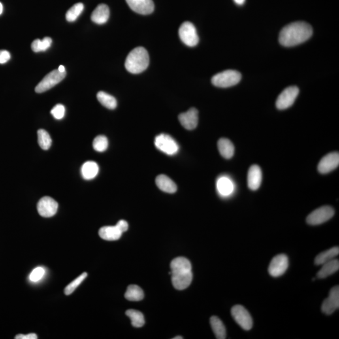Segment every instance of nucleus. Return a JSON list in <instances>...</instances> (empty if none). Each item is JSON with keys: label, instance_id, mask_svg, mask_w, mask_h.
Instances as JSON below:
<instances>
[{"label": "nucleus", "instance_id": "6ab92c4d", "mask_svg": "<svg viewBox=\"0 0 339 339\" xmlns=\"http://www.w3.org/2000/svg\"><path fill=\"white\" fill-rule=\"evenodd\" d=\"M110 18V9L105 4H100L91 15V20L97 24L102 25L108 22Z\"/></svg>", "mask_w": 339, "mask_h": 339}, {"label": "nucleus", "instance_id": "a878e982", "mask_svg": "<svg viewBox=\"0 0 339 339\" xmlns=\"http://www.w3.org/2000/svg\"><path fill=\"white\" fill-rule=\"evenodd\" d=\"M125 296L129 301L138 302L144 299V293L138 286L131 285L128 287Z\"/></svg>", "mask_w": 339, "mask_h": 339}, {"label": "nucleus", "instance_id": "a19ab883", "mask_svg": "<svg viewBox=\"0 0 339 339\" xmlns=\"http://www.w3.org/2000/svg\"><path fill=\"white\" fill-rule=\"evenodd\" d=\"M58 70H59L60 72H65V66L64 65H60L59 67L58 68Z\"/></svg>", "mask_w": 339, "mask_h": 339}, {"label": "nucleus", "instance_id": "79ce46f5", "mask_svg": "<svg viewBox=\"0 0 339 339\" xmlns=\"http://www.w3.org/2000/svg\"><path fill=\"white\" fill-rule=\"evenodd\" d=\"M3 5H2V4L0 3V15L2 14V12H3Z\"/></svg>", "mask_w": 339, "mask_h": 339}, {"label": "nucleus", "instance_id": "473e14b6", "mask_svg": "<svg viewBox=\"0 0 339 339\" xmlns=\"http://www.w3.org/2000/svg\"><path fill=\"white\" fill-rule=\"evenodd\" d=\"M83 10H84V5L82 3L75 4L66 13V20L69 22H75L82 14Z\"/></svg>", "mask_w": 339, "mask_h": 339}, {"label": "nucleus", "instance_id": "4c0bfd02", "mask_svg": "<svg viewBox=\"0 0 339 339\" xmlns=\"http://www.w3.org/2000/svg\"><path fill=\"white\" fill-rule=\"evenodd\" d=\"M11 55L8 51L0 50V64H5L7 63L10 59Z\"/></svg>", "mask_w": 339, "mask_h": 339}, {"label": "nucleus", "instance_id": "c756f323", "mask_svg": "<svg viewBox=\"0 0 339 339\" xmlns=\"http://www.w3.org/2000/svg\"><path fill=\"white\" fill-rule=\"evenodd\" d=\"M126 315L131 319V324L133 327L136 328L142 327L145 323L144 315L139 311L129 310L126 312Z\"/></svg>", "mask_w": 339, "mask_h": 339}, {"label": "nucleus", "instance_id": "4be33fe9", "mask_svg": "<svg viewBox=\"0 0 339 339\" xmlns=\"http://www.w3.org/2000/svg\"><path fill=\"white\" fill-rule=\"evenodd\" d=\"M339 269V261L338 259H332L330 261L323 264V267L318 272L317 277L323 279L333 274Z\"/></svg>", "mask_w": 339, "mask_h": 339}, {"label": "nucleus", "instance_id": "9d476101", "mask_svg": "<svg viewBox=\"0 0 339 339\" xmlns=\"http://www.w3.org/2000/svg\"><path fill=\"white\" fill-rule=\"evenodd\" d=\"M172 276L173 286L178 291H182L189 287L193 281L192 270H180L169 273Z\"/></svg>", "mask_w": 339, "mask_h": 339}, {"label": "nucleus", "instance_id": "20e7f679", "mask_svg": "<svg viewBox=\"0 0 339 339\" xmlns=\"http://www.w3.org/2000/svg\"><path fill=\"white\" fill-rule=\"evenodd\" d=\"M178 34L183 43L187 46L193 48L199 43V38L197 30L191 22H183L179 28Z\"/></svg>", "mask_w": 339, "mask_h": 339}, {"label": "nucleus", "instance_id": "e433bc0d", "mask_svg": "<svg viewBox=\"0 0 339 339\" xmlns=\"http://www.w3.org/2000/svg\"><path fill=\"white\" fill-rule=\"evenodd\" d=\"M45 270L43 268H36L30 275V280L33 281V282H37V281L41 280L43 278Z\"/></svg>", "mask_w": 339, "mask_h": 339}, {"label": "nucleus", "instance_id": "c9c22d12", "mask_svg": "<svg viewBox=\"0 0 339 339\" xmlns=\"http://www.w3.org/2000/svg\"><path fill=\"white\" fill-rule=\"evenodd\" d=\"M65 106L61 104H57L51 110V114L56 119H61L65 116Z\"/></svg>", "mask_w": 339, "mask_h": 339}, {"label": "nucleus", "instance_id": "5701e85b", "mask_svg": "<svg viewBox=\"0 0 339 339\" xmlns=\"http://www.w3.org/2000/svg\"><path fill=\"white\" fill-rule=\"evenodd\" d=\"M98 172H99V167L95 161H87L83 164L81 168V174L85 180H91L95 178Z\"/></svg>", "mask_w": 339, "mask_h": 339}, {"label": "nucleus", "instance_id": "39448f33", "mask_svg": "<svg viewBox=\"0 0 339 339\" xmlns=\"http://www.w3.org/2000/svg\"><path fill=\"white\" fill-rule=\"evenodd\" d=\"M66 72H61L58 69L53 70L45 77L35 87L37 93H44L56 86L65 78Z\"/></svg>", "mask_w": 339, "mask_h": 339}, {"label": "nucleus", "instance_id": "72a5a7b5", "mask_svg": "<svg viewBox=\"0 0 339 339\" xmlns=\"http://www.w3.org/2000/svg\"><path fill=\"white\" fill-rule=\"evenodd\" d=\"M93 148L98 152H103L107 150L108 147V138L105 136L99 135L93 141Z\"/></svg>", "mask_w": 339, "mask_h": 339}, {"label": "nucleus", "instance_id": "1a4fd4ad", "mask_svg": "<svg viewBox=\"0 0 339 339\" xmlns=\"http://www.w3.org/2000/svg\"><path fill=\"white\" fill-rule=\"evenodd\" d=\"M298 94H299V89L297 87H287L277 98L276 108L278 110H283L291 107L295 102Z\"/></svg>", "mask_w": 339, "mask_h": 339}, {"label": "nucleus", "instance_id": "2f4dec72", "mask_svg": "<svg viewBox=\"0 0 339 339\" xmlns=\"http://www.w3.org/2000/svg\"><path fill=\"white\" fill-rule=\"evenodd\" d=\"M38 144L42 149L48 150L52 145V138L45 129H40L37 131Z\"/></svg>", "mask_w": 339, "mask_h": 339}, {"label": "nucleus", "instance_id": "dca6fc26", "mask_svg": "<svg viewBox=\"0 0 339 339\" xmlns=\"http://www.w3.org/2000/svg\"><path fill=\"white\" fill-rule=\"evenodd\" d=\"M133 12L141 15H149L154 10L153 0H126Z\"/></svg>", "mask_w": 339, "mask_h": 339}, {"label": "nucleus", "instance_id": "bb28decb", "mask_svg": "<svg viewBox=\"0 0 339 339\" xmlns=\"http://www.w3.org/2000/svg\"><path fill=\"white\" fill-rule=\"evenodd\" d=\"M217 188L221 195L227 196L233 191L234 186L230 179L223 177L217 180Z\"/></svg>", "mask_w": 339, "mask_h": 339}, {"label": "nucleus", "instance_id": "f704fd0d", "mask_svg": "<svg viewBox=\"0 0 339 339\" xmlns=\"http://www.w3.org/2000/svg\"><path fill=\"white\" fill-rule=\"evenodd\" d=\"M87 276V273H83L82 274H81L80 276L75 279L74 281H72L69 285H68L67 287H65V293L66 295H71L72 293L75 290L81 285V283L83 281L86 279Z\"/></svg>", "mask_w": 339, "mask_h": 339}, {"label": "nucleus", "instance_id": "0eeeda50", "mask_svg": "<svg viewBox=\"0 0 339 339\" xmlns=\"http://www.w3.org/2000/svg\"><path fill=\"white\" fill-rule=\"evenodd\" d=\"M155 145L159 150L168 155L176 154L179 150V146L176 140L166 134H161L156 136Z\"/></svg>", "mask_w": 339, "mask_h": 339}, {"label": "nucleus", "instance_id": "37998d69", "mask_svg": "<svg viewBox=\"0 0 339 339\" xmlns=\"http://www.w3.org/2000/svg\"><path fill=\"white\" fill-rule=\"evenodd\" d=\"M183 339V338H182V337H181V336L175 337V338H174V339Z\"/></svg>", "mask_w": 339, "mask_h": 339}, {"label": "nucleus", "instance_id": "f3484780", "mask_svg": "<svg viewBox=\"0 0 339 339\" xmlns=\"http://www.w3.org/2000/svg\"><path fill=\"white\" fill-rule=\"evenodd\" d=\"M262 182L261 168L257 165H253L249 168L248 174V187L252 191H257L259 188Z\"/></svg>", "mask_w": 339, "mask_h": 339}, {"label": "nucleus", "instance_id": "58836bf2", "mask_svg": "<svg viewBox=\"0 0 339 339\" xmlns=\"http://www.w3.org/2000/svg\"><path fill=\"white\" fill-rule=\"evenodd\" d=\"M16 339H37L38 337L35 334H29L27 335L18 334L16 336Z\"/></svg>", "mask_w": 339, "mask_h": 339}, {"label": "nucleus", "instance_id": "423d86ee", "mask_svg": "<svg viewBox=\"0 0 339 339\" xmlns=\"http://www.w3.org/2000/svg\"><path fill=\"white\" fill-rule=\"evenodd\" d=\"M335 214V210L332 207L325 206L313 210L307 217L308 225L316 226L321 225L329 220Z\"/></svg>", "mask_w": 339, "mask_h": 339}, {"label": "nucleus", "instance_id": "ea45409f", "mask_svg": "<svg viewBox=\"0 0 339 339\" xmlns=\"http://www.w3.org/2000/svg\"><path fill=\"white\" fill-rule=\"evenodd\" d=\"M246 0H234V3L237 4L238 5H242L245 3Z\"/></svg>", "mask_w": 339, "mask_h": 339}, {"label": "nucleus", "instance_id": "2eb2a0df", "mask_svg": "<svg viewBox=\"0 0 339 339\" xmlns=\"http://www.w3.org/2000/svg\"><path fill=\"white\" fill-rule=\"evenodd\" d=\"M178 120L185 129H194L197 127L198 121H199V112L197 109L194 108L190 109L187 112L179 115Z\"/></svg>", "mask_w": 339, "mask_h": 339}, {"label": "nucleus", "instance_id": "ddd939ff", "mask_svg": "<svg viewBox=\"0 0 339 339\" xmlns=\"http://www.w3.org/2000/svg\"><path fill=\"white\" fill-rule=\"evenodd\" d=\"M339 308V287L336 286L329 292L328 298L322 305V310L326 315H331Z\"/></svg>", "mask_w": 339, "mask_h": 339}, {"label": "nucleus", "instance_id": "a211bd4d", "mask_svg": "<svg viewBox=\"0 0 339 339\" xmlns=\"http://www.w3.org/2000/svg\"><path fill=\"white\" fill-rule=\"evenodd\" d=\"M123 232L118 224L114 226H104L99 229V235L102 240L106 241H117L120 239Z\"/></svg>", "mask_w": 339, "mask_h": 339}, {"label": "nucleus", "instance_id": "4468645a", "mask_svg": "<svg viewBox=\"0 0 339 339\" xmlns=\"http://www.w3.org/2000/svg\"><path fill=\"white\" fill-rule=\"evenodd\" d=\"M339 153L332 152L323 157L318 165V170L321 174H328L339 167Z\"/></svg>", "mask_w": 339, "mask_h": 339}, {"label": "nucleus", "instance_id": "cd10ccee", "mask_svg": "<svg viewBox=\"0 0 339 339\" xmlns=\"http://www.w3.org/2000/svg\"><path fill=\"white\" fill-rule=\"evenodd\" d=\"M97 99L100 103L106 108L110 109V110H114L116 108V99L113 96L109 95L105 92H99L97 95Z\"/></svg>", "mask_w": 339, "mask_h": 339}, {"label": "nucleus", "instance_id": "f257e3e1", "mask_svg": "<svg viewBox=\"0 0 339 339\" xmlns=\"http://www.w3.org/2000/svg\"><path fill=\"white\" fill-rule=\"evenodd\" d=\"M313 30L308 23L296 22L283 28L279 35V42L283 46L293 47L304 43L312 35Z\"/></svg>", "mask_w": 339, "mask_h": 339}, {"label": "nucleus", "instance_id": "b1692460", "mask_svg": "<svg viewBox=\"0 0 339 339\" xmlns=\"http://www.w3.org/2000/svg\"><path fill=\"white\" fill-rule=\"evenodd\" d=\"M339 254V247H334V248L328 249L327 251L320 253L315 257L314 263L316 265H323V264L327 263L330 260L334 259V258L338 257Z\"/></svg>", "mask_w": 339, "mask_h": 339}, {"label": "nucleus", "instance_id": "6e6552de", "mask_svg": "<svg viewBox=\"0 0 339 339\" xmlns=\"http://www.w3.org/2000/svg\"><path fill=\"white\" fill-rule=\"evenodd\" d=\"M231 314L234 321L245 330H251L253 327V319L248 311L244 307L237 305L231 309Z\"/></svg>", "mask_w": 339, "mask_h": 339}, {"label": "nucleus", "instance_id": "7ed1b4c3", "mask_svg": "<svg viewBox=\"0 0 339 339\" xmlns=\"http://www.w3.org/2000/svg\"><path fill=\"white\" fill-rule=\"evenodd\" d=\"M242 80V75L237 70H227L212 77V83L215 86L226 88L235 86Z\"/></svg>", "mask_w": 339, "mask_h": 339}, {"label": "nucleus", "instance_id": "f8f14e48", "mask_svg": "<svg viewBox=\"0 0 339 339\" xmlns=\"http://www.w3.org/2000/svg\"><path fill=\"white\" fill-rule=\"evenodd\" d=\"M58 203L50 197H44L37 204V210L44 217H51L56 214L58 210Z\"/></svg>", "mask_w": 339, "mask_h": 339}, {"label": "nucleus", "instance_id": "412c9836", "mask_svg": "<svg viewBox=\"0 0 339 339\" xmlns=\"http://www.w3.org/2000/svg\"><path fill=\"white\" fill-rule=\"evenodd\" d=\"M219 153L221 156L226 159H231L234 154V146L233 144L227 138H221L217 143Z\"/></svg>", "mask_w": 339, "mask_h": 339}, {"label": "nucleus", "instance_id": "9b49d317", "mask_svg": "<svg viewBox=\"0 0 339 339\" xmlns=\"http://www.w3.org/2000/svg\"><path fill=\"white\" fill-rule=\"evenodd\" d=\"M289 267V258L287 256L281 254L274 257L271 261L268 272L273 277L281 276Z\"/></svg>", "mask_w": 339, "mask_h": 339}, {"label": "nucleus", "instance_id": "393cba45", "mask_svg": "<svg viewBox=\"0 0 339 339\" xmlns=\"http://www.w3.org/2000/svg\"><path fill=\"white\" fill-rule=\"evenodd\" d=\"M210 323L216 339L226 338V327L220 319L216 316H212L210 318Z\"/></svg>", "mask_w": 339, "mask_h": 339}, {"label": "nucleus", "instance_id": "c85d7f7f", "mask_svg": "<svg viewBox=\"0 0 339 339\" xmlns=\"http://www.w3.org/2000/svg\"><path fill=\"white\" fill-rule=\"evenodd\" d=\"M171 272L180 270H192L191 262L188 259L183 257L176 258L170 263Z\"/></svg>", "mask_w": 339, "mask_h": 339}, {"label": "nucleus", "instance_id": "7c9ffc66", "mask_svg": "<svg viewBox=\"0 0 339 339\" xmlns=\"http://www.w3.org/2000/svg\"><path fill=\"white\" fill-rule=\"evenodd\" d=\"M52 38L45 37L43 40L36 39L32 44V49L34 52H45L50 48Z\"/></svg>", "mask_w": 339, "mask_h": 339}, {"label": "nucleus", "instance_id": "f03ea898", "mask_svg": "<svg viewBox=\"0 0 339 339\" xmlns=\"http://www.w3.org/2000/svg\"><path fill=\"white\" fill-rule=\"evenodd\" d=\"M149 63L148 52L142 47H138L129 53L126 59L125 67L130 73L140 74L147 69Z\"/></svg>", "mask_w": 339, "mask_h": 339}, {"label": "nucleus", "instance_id": "aec40b11", "mask_svg": "<svg viewBox=\"0 0 339 339\" xmlns=\"http://www.w3.org/2000/svg\"><path fill=\"white\" fill-rule=\"evenodd\" d=\"M155 182L157 187L165 193L174 194L178 190V187L174 181L165 175H160L156 178Z\"/></svg>", "mask_w": 339, "mask_h": 339}]
</instances>
